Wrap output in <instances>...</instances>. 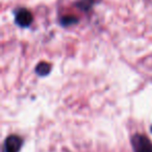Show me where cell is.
I'll use <instances>...</instances> for the list:
<instances>
[{
	"instance_id": "1",
	"label": "cell",
	"mask_w": 152,
	"mask_h": 152,
	"mask_svg": "<svg viewBox=\"0 0 152 152\" xmlns=\"http://www.w3.org/2000/svg\"><path fill=\"white\" fill-rule=\"evenodd\" d=\"M132 147L134 152H152V143L142 134H135L132 137Z\"/></svg>"
},
{
	"instance_id": "7",
	"label": "cell",
	"mask_w": 152,
	"mask_h": 152,
	"mask_svg": "<svg viewBox=\"0 0 152 152\" xmlns=\"http://www.w3.org/2000/svg\"><path fill=\"white\" fill-rule=\"evenodd\" d=\"M151 129H152V128H151Z\"/></svg>"
},
{
	"instance_id": "2",
	"label": "cell",
	"mask_w": 152,
	"mask_h": 152,
	"mask_svg": "<svg viewBox=\"0 0 152 152\" xmlns=\"http://www.w3.org/2000/svg\"><path fill=\"white\" fill-rule=\"evenodd\" d=\"M15 21L20 27H28L32 22V15L28 10L20 9L15 15Z\"/></svg>"
},
{
	"instance_id": "3",
	"label": "cell",
	"mask_w": 152,
	"mask_h": 152,
	"mask_svg": "<svg viewBox=\"0 0 152 152\" xmlns=\"http://www.w3.org/2000/svg\"><path fill=\"white\" fill-rule=\"evenodd\" d=\"M21 137L18 135H10L4 142V152H19L22 147Z\"/></svg>"
},
{
	"instance_id": "4",
	"label": "cell",
	"mask_w": 152,
	"mask_h": 152,
	"mask_svg": "<svg viewBox=\"0 0 152 152\" xmlns=\"http://www.w3.org/2000/svg\"><path fill=\"white\" fill-rule=\"evenodd\" d=\"M50 71H51V66L48 63H45V61L38 64V66L36 67V73L40 76H47L50 73Z\"/></svg>"
},
{
	"instance_id": "5",
	"label": "cell",
	"mask_w": 152,
	"mask_h": 152,
	"mask_svg": "<svg viewBox=\"0 0 152 152\" xmlns=\"http://www.w3.org/2000/svg\"><path fill=\"white\" fill-rule=\"evenodd\" d=\"M76 4H77V7L80 10H83V11H85V12H88L93 7L94 0H77Z\"/></svg>"
},
{
	"instance_id": "6",
	"label": "cell",
	"mask_w": 152,
	"mask_h": 152,
	"mask_svg": "<svg viewBox=\"0 0 152 152\" xmlns=\"http://www.w3.org/2000/svg\"><path fill=\"white\" fill-rule=\"evenodd\" d=\"M78 20L76 19L75 17L73 16H65L61 19V24L63 26H70V25H73V24L77 23Z\"/></svg>"
}]
</instances>
